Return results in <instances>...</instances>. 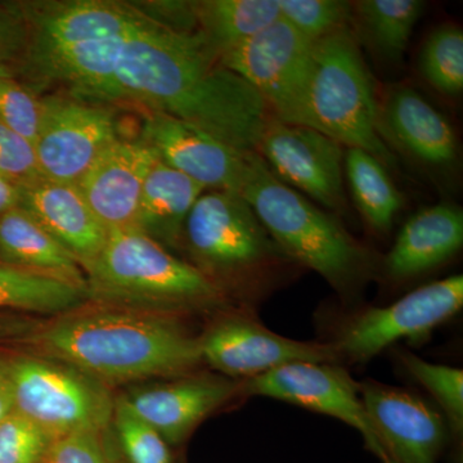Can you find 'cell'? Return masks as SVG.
<instances>
[{"label": "cell", "mask_w": 463, "mask_h": 463, "mask_svg": "<svg viewBox=\"0 0 463 463\" xmlns=\"http://www.w3.org/2000/svg\"><path fill=\"white\" fill-rule=\"evenodd\" d=\"M404 367L414 379L430 392L443 408L453 431L463 428V371L448 365L434 364L419 356L403 353L401 356Z\"/></svg>", "instance_id": "29"}, {"label": "cell", "mask_w": 463, "mask_h": 463, "mask_svg": "<svg viewBox=\"0 0 463 463\" xmlns=\"http://www.w3.org/2000/svg\"><path fill=\"white\" fill-rule=\"evenodd\" d=\"M425 3L420 0H362L353 5L365 35L388 60L403 57Z\"/></svg>", "instance_id": "27"}, {"label": "cell", "mask_w": 463, "mask_h": 463, "mask_svg": "<svg viewBox=\"0 0 463 463\" xmlns=\"http://www.w3.org/2000/svg\"><path fill=\"white\" fill-rule=\"evenodd\" d=\"M14 412L48 437L106 430L115 403L99 381L60 362L9 355Z\"/></svg>", "instance_id": "6"}, {"label": "cell", "mask_w": 463, "mask_h": 463, "mask_svg": "<svg viewBox=\"0 0 463 463\" xmlns=\"http://www.w3.org/2000/svg\"><path fill=\"white\" fill-rule=\"evenodd\" d=\"M18 205V187L0 176V218Z\"/></svg>", "instance_id": "38"}, {"label": "cell", "mask_w": 463, "mask_h": 463, "mask_svg": "<svg viewBox=\"0 0 463 463\" xmlns=\"http://www.w3.org/2000/svg\"><path fill=\"white\" fill-rule=\"evenodd\" d=\"M381 461H383V463H399V462L395 461L394 458H392V457H390L388 455L383 457V458L381 459Z\"/></svg>", "instance_id": "39"}, {"label": "cell", "mask_w": 463, "mask_h": 463, "mask_svg": "<svg viewBox=\"0 0 463 463\" xmlns=\"http://www.w3.org/2000/svg\"><path fill=\"white\" fill-rule=\"evenodd\" d=\"M281 17L277 0L196 2L197 33L219 58Z\"/></svg>", "instance_id": "24"}, {"label": "cell", "mask_w": 463, "mask_h": 463, "mask_svg": "<svg viewBox=\"0 0 463 463\" xmlns=\"http://www.w3.org/2000/svg\"><path fill=\"white\" fill-rule=\"evenodd\" d=\"M248 201L232 191H205L183 230L192 265L219 286L272 260L276 246Z\"/></svg>", "instance_id": "7"}, {"label": "cell", "mask_w": 463, "mask_h": 463, "mask_svg": "<svg viewBox=\"0 0 463 463\" xmlns=\"http://www.w3.org/2000/svg\"><path fill=\"white\" fill-rule=\"evenodd\" d=\"M239 194L288 257L334 288H350L367 272V251L334 216L277 178L258 152L250 157Z\"/></svg>", "instance_id": "4"}, {"label": "cell", "mask_w": 463, "mask_h": 463, "mask_svg": "<svg viewBox=\"0 0 463 463\" xmlns=\"http://www.w3.org/2000/svg\"><path fill=\"white\" fill-rule=\"evenodd\" d=\"M344 173L364 221L374 231H388L404 201L385 166L364 149L347 148Z\"/></svg>", "instance_id": "26"}, {"label": "cell", "mask_w": 463, "mask_h": 463, "mask_svg": "<svg viewBox=\"0 0 463 463\" xmlns=\"http://www.w3.org/2000/svg\"><path fill=\"white\" fill-rule=\"evenodd\" d=\"M428 165L446 166L457 156V138L446 118L410 87L395 88L380 109V128Z\"/></svg>", "instance_id": "21"}, {"label": "cell", "mask_w": 463, "mask_h": 463, "mask_svg": "<svg viewBox=\"0 0 463 463\" xmlns=\"http://www.w3.org/2000/svg\"><path fill=\"white\" fill-rule=\"evenodd\" d=\"M236 392L231 381L194 377L138 390L124 398L129 410L148 423L166 443L184 440L205 417L225 403Z\"/></svg>", "instance_id": "19"}, {"label": "cell", "mask_w": 463, "mask_h": 463, "mask_svg": "<svg viewBox=\"0 0 463 463\" xmlns=\"http://www.w3.org/2000/svg\"><path fill=\"white\" fill-rule=\"evenodd\" d=\"M18 5L27 27L26 51L20 66L79 43L134 35L154 24L130 2L20 0Z\"/></svg>", "instance_id": "10"}, {"label": "cell", "mask_w": 463, "mask_h": 463, "mask_svg": "<svg viewBox=\"0 0 463 463\" xmlns=\"http://www.w3.org/2000/svg\"><path fill=\"white\" fill-rule=\"evenodd\" d=\"M36 156L48 181L78 184L85 173L121 138L114 106L70 94H43Z\"/></svg>", "instance_id": "9"}, {"label": "cell", "mask_w": 463, "mask_h": 463, "mask_svg": "<svg viewBox=\"0 0 463 463\" xmlns=\"http://www.w3.org/2000/svg\"><path fill=\"white\" fill-rule=\"evenodd\" d=\"M139 141L158 160L184 174L206 191L239 194L254 152H243L178 118L142 111Z\"/></svg>", "instance_id": "14"}, {"label": "cell", "mask_w": 463, "mask_h": 463, "mask_svg": "<svg viewBox=\"0 0 463 463\" xmlns=\"http://www.w3.org/2000/svg\"><path fill=\"white\" fill-rule=\"evenodd\" d=\"M8 361L9 355L0 353V421L14 411Z\"/></svg>", "instance_id": "37"}, {"label": "cell", "mask_w": 463, "mask_h": 463, "mask_svg": "<svg viewBox=\"0 0 463 463\" xmlns=\"http://www.w3.org/2000/svg\"><path fill=\"white\" fill-rule=\"evenodd\" d=\"M420 71L434 88L446 96L463 90V33L458 26L444 25L426 39L420 54Z\"/></svg>", "instance_id": "28"}, {"label": "cell", "mask_w": 463, "mask_h": 463, "mask_svg": "<svg viewBox=\"0 0 463 463\" xmlns=\"http://www.w3.org/2000/svg\"><path fill=\"white\" fill-rule=\"evenodd\" d=\"M307 114L309 128L347 148L364 149L383 166L395 165L380 136L373 78L349 25L313 43Z\"/></svg>", "instance_id": "5"}, {"label": "cell", "mask_w": 463, "mask_h": 463, "mask_svg": "<svg viewBox=\"0 0 463 463\" xmlns=\"http://www.w3.org/2000/svg\"><path fill=\"white\" fill-rule=\"evenodd\" d=\"M0 176L16 187L42 179L35 146L0 121Z\"/></svg>", "instance_id": "34"}, {"label": "cell", "mask_w": 463, "mask_h": 463, "mask_svg": "<svg viewBox=\"0 0 463 463\" xmlns=\"http://www.w3.org/2000/svg\"><path fill=\"white\" fill-rule=\"evenodd\" d=\"M205 191L156 158L143 185L137 228L169 251L181 249L185 221Z\"/></svg>", "instance_id": "22"}, {"label": "cell", "mask_w": 463, "mask_h": 463, "mask_svg": "<svg viewBox=\"0 0 463 463\" xmlns=\"http://www.w3.org/2000/svg\"><path fill=\"white\" fill-rule=\"evenodd\" d=\"M312 52L313 42L279 17L225 53L221 61L260 94L274 118L309 127L307 90Z\"/></svg>", "instance_id": "8"}, {"label": "cell", "mask_w": 463, "mask_h": 463, "mask_svg": "<svg viewBox=\"0 0 463 463\" xmlns=\"http://www.w3.org/2000/svg\"><path fill=\"white\" fill-rule=\"evenodd\" d=\"M38 221L81 268L99 257L109 232L78 185L39 179L18 187V205Z\"/></svg>", "instance_id": "18"}, {"label": "cell", "mask_w": 463, "mask_h": 463, "mask_svg": "<svg viewBox=\"0 0 463 463\" xmlns=\"http://www.w3.org/2000/svg\"><path fill=\"white\" fill-rule=\"evenodd\" d=\"M243 390L249 395L288 402L335 417L359 431L365 446L380 459L388 455L368 421L354 381L337 365L292 362L249 379Z\"/></svg>", "instance_id": "13"}, {"label": "cell", "mask_w": 463, "mask_h": 463, "mask_svg": "<svg viewBox=\"0 0 463 463\" xmlns=\"http://www.w3.org/2000/svg\"><path fill=\"white\" fill-rule=\"evenodd\" d=\"M156 158L138 138L121 137L76 184L108 232L137 228L143 185Z\"/></svg>", "instance_id": "17"}, {"label": "cell", "mask_w": 463, "mask_h": 463, "mask_svg": "<svg viewBox=\"0 0 463 463\" xmlns=\"http://www.w3.org/2000/svg\"><path fill=\"white\" fill-rule=\"evenodd\" d=\"M463 276L414 289L385 307L355 317L344 328L336 349L353 361H367L401 340H419L461 310Z\"/></svg>", "instance_id": "11"}, {"label": "cell", "mask_w": 463, "mask_h": 463, "mask_svg": "<svg viewBox=\"0 0 463 463\" xmlns=\"http://www.w3.org/2000/svg\"><path fill=\"white\" fill-rule=\"evenodd\" d=\"M87 301L81 286L0 261V310L65 315Z\"/></svg>", "instance_id": "25"}, {"label": "cell", "mask_w": 463, "mask_h": 463, "mask_svg": "<svg viewBox=\"0 0 463 463\" xmlns=\"http://www.w3.org/2000/svg\"><path fill=\"white\" fill-rule=\"evenodd\" d=\"M42 102L25 85L0 71V121L35 142L41 124Z\"/></svg>", "instance_id": "33"}, {"label": "cell", "mask_w": 463, "mask_h": 463, "mask_svg": "<svg viewBox=\"0 0 463 463\" xmlns=\"http://www.w3.org/2000/svg\"><path fill=\"white\" fill-rule=\"evenodd\" d=\"M257 152L277 178L334 210L346 207L343 146L303 125L270 118Z\"/></svg>", "instance_id": "12"}, {"label": "cell", "mask_w": 463, "mask_h": 463, "mask_svg": "<svg viewBox=\"0 0 463 463\" xmlns=\"http://www.w3.org/2000/svg\"><path fill=\"white\" fill-rule=\"evenodd\" d=\"M88 300L143 312L210 307L221 286L138 228L109 232L99 257L83 268Z\"/></svg>", "instance_id": "3"}, {"label": "cell", "mask_w": 463, "mask_h": 463, "mask_svg": "<svg viewBox=\"0 0 463 463\" xmlns=\"http://www.w3.org/2000/svg\"><path fill=\"white\" fill-rule=\"evenodd\" d=\"M53 439L17 412L0 421V463H45Z\"/></svg>", "instance_id": "32"}, {"label": "cell", "mask_w": 463, "mask_h": 463, "mask_svg": "<svg viewBox=\"0 0 463 463\" xmlns=\"http://www.w3.org/2000/svg\"><path fill=\"white\" fill-rule=\"evenodd\" d=\"M116 106L178 118L243 152H257L273 118L254 88L222 63L199 33L154 23L125 43Z\"/></svg>", "instance_id": "1"}, {"label": "cell", "mask_w": 463, "mask_h": 463, "mask_svg": "<svg viewBox=\"0 0 463 463\" xmlns=\"http://www.w3.org/2000/svg\"><path fill=\"white\" fill-rule=\"evenodd\" d=\"M0 261L52 274L87 288L79 261L20 206L0 218Z\"/></svg>", "instance_id": "23"}, {"label": "cell", "mask_w": 463, "mask_h": 463, "mask_svg": "<svg viewBox=\"0 0 463 463\" xmlns=\"http://www.w3.org/2000/svg\"><path fill=\"white\" fill-rule=\"evenodd\" d=\"M116 434L129 463H172L167 443L148 423L129 410L124 399L115 403Z\"/></svg>", "instance_id": "31"}, {"label": "cell", "mask_w": 463, "mask_h": 463, "mask_svg": "<svg viewBox=\"0 0 463 463\" xmlns=\"http://www.w3.org/2000/svg\"><path fill=\"white\" fill-rule=\"evenodd\" d=\"M65 315L30 343L100 383L176 376L203 361L200 339L160 313L103 306Z\"/></svg>", "instance_id": "2"}, {"label": "cell", "mask_w": 463, "mask_h": 463, "mask_svg": "<svg viewBox=\"0 0 463 463\" xmlns=\"http://www.w3.org/2000/svg\"><path fill=\"white\" fill-rule=\"evenodd\" d=\"M106 430L83 431L56 439L45 463H118Z\"/></svg>", "instance_id": "35"}, {"label": "cell", "mask_w": 463, "mask_h": 463, "mask_svg": "<svg viewBox=\"0 0 463 463\" xmlns=\"http://www.w3.org/2000/svg\"><path fill=\"white\" fill-rule=\"evenodd\" d=\"M361 399L374 434L399 463H435L446 438L440 413L403 390L365 383Z\"/></svg>", "instance_id": "16"}, {"label": "cell", "mask_w": 463, "mask_h": 463, "mask_svg": "<svg viewBox=\"0 0 463 463\" xmlns=\"http://www.w3.org/2000/svg\"><path fill=\"white\" fill-rule=\"evenodd\" d=\"M281 18L307 41L317 42L349 25L352 3L341 0H277Z\"/></svg>", "instance_id": "30"}, {"label": "cell", "mask_w": 463, "mask_h": 463, "mask_svg": "<svg viewBox=\"0 0 463 463\" xmlns=\"http://www.w3.org/2000/svg\"><path fill=\"white\" fill-rule=\"evenodd\" d=\"M462 243V210L452 203L428 207L399 232L386 258V269L397 279L419 276L453 257Z\"/></svg>", "instance_id": "20"}, {"label": "cell", "mask_w": 463, "mask_h": 463, "mask_svg": "<svg viewBox=\"0 0 463 463\" xmlns=\"http://www.w3.org/2000/svg\"><path fill=\"white\" fill-rule=\"evenodd\" d=\"M26 45V21L18 2H0V71L14 78Z\"/></svg>", "instance_id": "36"}, {"label": "cell", "mask_w": 463, "mask_h": 463, "mask_svg": "<svg viewBox=\"0 0 463 463\" xmlns=\"http://www.w3.org/2000/svg\"><path fill=\"white\" fill-rule=\"evenodd\" d=\"M203 361L228 376H260L292 362L334 364L335 345L289 340L246 319L219 322L200 337Z\"/></svg>", "instance_id": "15"}]
</instances>
